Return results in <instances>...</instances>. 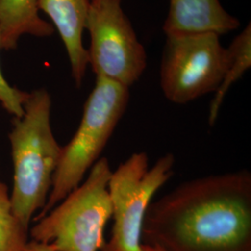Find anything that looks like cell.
Wrapping results in <instances>:
<instances>
[{"instance_id": "obj_5", "label": "cell", "mask_w": 251, "mask_h": 251, "mask_svg": "<svg viewBox=\"0 0 251 251\" xmlns=\"http://www.w3.org/2000/svg\"><path fill=\"white\" fill-rule=\"evenodd\" d=\"M175 157L169 152L149 168L145 152L132 153L112 171L108 193L114 225L100 251H140L146 211L158 189L171 179Z\"/></svg>"}, {"instance_id": "obj_16", "label": "cell", "mask_w": 251, "mask_h": 251, "mask_svg": "<svg viewBox=\"0 0 251 251\" xmlns=\"http://www.w3.org/2000/svg\"><path fill=\"white\" fill-rule=\"evenodd\" d=\"M90 1H93V0H90Z\"/></svg>"}, {"instance_id": "obj_7", "label": "cell", "mask_w": 251, "mask_h": 251, "mask_svg": "<svg viewBox=\"0 0 251 251\" xmlns=\"http://www.w3.org/2000/svg\"><path fill=\"white\" fill-rule=\"evenodd\" d=\"M86 29L89 64L96 76L129 89L146 68V53L121 7V0L90 1Z\"/></svg>"}, {"instance_id": "obj_8", "label": "cell", "mask_w": 251, "mask_h": 251, "mask_svg": "<svg viewBox=\"0 0 251 251\" xmlns=\"http://www.w3.org/2000/svg\"><path fill=\"white\" fill-rule=\"evenodd\" d=\"M90 0H37V7L50 18L63 40L75 83L80 87L89 65L88 50L83 45Z\"/></svg>"}, {"instance_id": "obj_11", "label": "cell", "mask_w": 251, "mask_h": 251, "mask_svg": "<svg viewBox=\"0 0 251 251\" xmlns=\"http://www.w3.org/2000/svg\"><path fill=\"white\" fill-rule=\"evenodd\" d=\"M227 49L230 53V63L220 87L214 92L215 95L209 106L208 123L211 126L214 125L218 118L228 90L251 67V23Z\"/></svg>"}, {"instance_id": "obj_6", "label": "cell", "mask_w": 251, "mask_h": 251, "mask_svg": "<svg viewBox=\"0 0 251 251\" xmlns=\"http://www.w3.org/2000/svg\"><path fill=\"white\" fill-rule=\"evenodd\" d=\"M229 63V50L215 33L168 36L160 67L162 91L177 104L215 92Z\"/></svg>"}, {"instance_id": "obj_14", "label": "cell", "mask_w": 251, "mask_h": 251, "mask_svg": "<svg viewBox=\"0 0 251 251\" xmlns=\"http://www.w3.org/2000/svg\"><path fill=\"white\" fill-rule=\"evenodd\" d=\"M25 251H55V250L50 244H44L31 240L30 242H27Z\"/></svg>"}, {"instance_id": "obj_2", "label": "cell", "mask_w": 251, "mask_h": 251, "mask_svg": "<svg viewBox=\"0 0 251 251\" xmlns=\"http://www.w3.org/2000/svg\"><path fill=\"white\" fill-rule=\"evenodd\" d=\"M51 98L48 90L29 93L25 114L14 117L9 135L13 161V186L10 196L12 211L23 225H29L49 198L62 146L54 137Z\"/></svg>"}, {"instance_id": "obj_15", "label": "cell", "mask_w": 251, "mask_h": 251, "mask_svg": "<svg viewBox=\"0 0 251 251\" xmlns=\"http://www.w3.org/2000/svg\"><path fill=\"white\" fill-rule=\"evenodd\" d=\"M163 251L157 248V247H153V246H150V245H145V244H142L141 245V251Z\"/></svg>"}, {"instance_id": "obj_12", "label": "cell", "mask_w": 251, "mask_h": 251, "mask_svg": "<svg viewBox=\"0 0 251 251\" xmlns=\"http://www.w3.org/2000/svg\"><path fill=\"white\" fill-rule=\"evenodd\" d=\"M28 231L12 211L7 185L0 182V251H25Z\"/></svg>"}, {"instance_id": "obj_1", "label": "cell", "mask_w": 251, "mask_h": 251, "mask_svg": "<svg viewBox=\"0 0 251 251\" xmlns=\"http://www.w3.org/2000/svg\"><path fill=\"white\" fill-rule=\"evenodd\" d=\"M142 244L163 251H251V173L187 180L144 217Z\"/></svg>"}, {"instance_id": "obj_10", "label": "cell", "mask_w": 251, "mask_h": 251, "mask_svg": "<svg viewBox=\"0 0 251 251\" xmlns=\"http://www.w3.org/2000/svg\"><path fill=\"white\" fill-rule=\"evenodd\" d=\"M53 25L40 17L37 0H0V49H16L24 35L48 37Z\"/></svg>"}, {"instance_id": "obj_4", "label": "cell", "mask_w": 251, "mask_h": 251, "mask_svg": "<svg viewBox=\"0 0 251 251\" xmlns=\"http://www.w3.org/2000/svg\"><path fill=\"white\" fill-rule=\"evenodd\" d=\"M112 171L101 157L88 178L30 230L33 241L50 244L55 251H100L103 231L112 218L108 182Z\"/></svg>"}, {"instance_id": "obj_3", "label": "cell", "mask_w": 251, "mask_h": 251, "mask_svg": "<svg viewBox=\"0 0 251 251\" xmlns=\"http://www.w3.org/2000/svg\"><path fill=\"white\" fill-rule=\"evenodd\" d=\"M128 100V88L96 76L95 87L84 104L80 124L71 141L62 146L49 198L35 221L45 216L80 185L85 174L99 160L125 114Z\"/></svg>"}, {"instance_id": "obj_13", "label": "cell", "mask_w": 251, "mask_h": 251, "mask_svg": "<svg viewBox=\"0 0 251 251\" xmlns=\"http://www.w3.org/2000/svg\"><path fill=\"white\" fill-rule=\"evenodd\" d=\"M29 93L9 85L5 79L0 67V103L14 117H22L25 114V104Z\"/></svg>"}, {"instance_id": "obj_9", "label": "cell", "mask_w": 251, "mask_h": 251, "mask_svg": "<svg viewBox=\"0 0 251 251\" xmlns=\"http://www.w3.org/2000/svg\"><path fill=\"white\" fill-rule=\"evenodd\" d=\"M239 21L225 10L220 0H171L163 30L166 36L215 33L235 30Z\"/></svg>"}]
</instances>
